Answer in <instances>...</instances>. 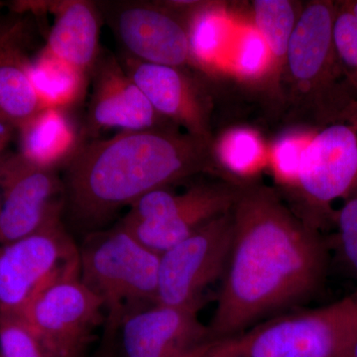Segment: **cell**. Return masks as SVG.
I'll return each instance as SVG.
<instances>
[{
  "mask_svg": "<svg viewBox=\"0 0 357 357\" xmlns=\"http://www.w3.org/2000/svg\"><path fill=\"white\" fill-rule=\"evenodd\" d=\"M318 128H298L285 131L269 147L268 166L277 183L290 191L297 180L303 154Z\"/></svg>",
  "mask_w": 357,
  "mask_h": 357,
  "instance_id": "603a6c76",
  "label": "cell"
},
{
  "mask_svg": "<svg viewBox=\"0 0 357 357\" xmlns=\"http://www.w3.org/2000/svg\"><path fill=\"white\" fill-rule=\"evenodd\" d=\"M49 6L54 22L45 48L91 76L102 53L98 6L86 0H64L49 2Z\"/></svg>",
  "mask_w": 357,
  "mask_h": 357,
  "instance_id": "2e32d148",
  "label": "cell"
},
{
  "mask_svg": "<svg viewBox=\"0 0 357 357\" xmlns=\"http://www.w3.org/2000/svg\"><path fill=\"white\" fill-rule=\"evenodd\" d=\"M91 91L84 134L91 137L105 129L145 130L164 128L167 121L152 107L121 61L102 53L91 73Z\"/></svg>",
  "mask_w": 357,
  "mask_h": 357,
  "instance_id": "9a60e30c",
  "label": "cell"
},
{
  "mask_svg": "<svg viewBox=\"0 0 357 357\" xmlns=\"http://www.w3.org/2000/svg\"><path fill=\"white\" fill-rule=\"evenodd\" d=\"M0 243L6 245L62 220L65 188L56 169L20 154L0 157Z\"/></svg>",
  "mask_w": 357,
  "mask_h": 357,
  "instance_id": "8fae6325",
  "label": "cell"
},
{
  "mask_svg": "<svg viewBox=\"0 0 357 357\" xmlns=\"http://www.w3.org/2000/svg\"><path fill=\"white\" fill-rule=\"evenodd\" d=\"M234 69L239 79L249 84L274 81L273 60L266 42L251 26L237 41Z\"/></svg>",
  "mask_w": 357,
  "mask_h": 357,
  "instance_id": "d4e9b609",
  "label": "cell"
},
{
  "mask_svg": "<svg viewBox=\"0 0 357 357\" xmlns=\"http://www.w3.org/2000/svg\"><path fill=\"white\" fill-rule=\"evenodd\" d=\"M231 215L229 262L208 325L213 340L241 335L311 297L328 266L319 227L271 188L241 185Z\"/></svg>",
  "mask_w": 357,
  "mask_h": 357,
  "instance_id": "6da1fadb",
  "label": "cell"
},
{
  "mask_svg": "<svg viewBox=\"0 0 357 357\" xmlns=\"http://www.w3.org/2000/svg\"><path fill=\"white\" fill-rule=\"evenodd\" d=\"M79 270V248L63 220L6 244L0 250V316H20L42 289Z\"/></svg>",
  "mask_w": 357,
  "mask_h": 357,
  "instance_id": "9c48e42d",
  "label": "cell"
},
{
  "mask_svg": "<svg viewBox=\"0 0 357 357\" xmlns=\"http://www.w3.org/2000/svg\"><path fill=\"white\" fill-rule=\"evenodd\" d=\"M234 234L231 211L206 223L160 255L158 304L203 306V295L222 280Z\"/></svg>",
  "mask_w": 357,
  "mask_h": 357,
  "instance_id": "30bf717a",
  "label": "cell"
},
{
  "mask_svg": "<svg viewBox=\"0 0 357 357\" xmlns=\"http://www.w3.org/2000/svg\"><path fill=\"white\" fill-rule=\"evenodd\" d=\"M30 79L42 109L68 110L84 100L91 76L42 49L30 59Z\"/></svg>",
  "mask_w": 357,
  "mask_h": 357,
  "instance_id": "ffe728a7",
  "label": "cell"
},
{
  "mask_svg": "<svg viewBox=\"0 0 357 357\" xmlns=\"http://www.w3.org/2000/svg\"><path fill=\"white\" fill-rule=\"evenodd\" d=\"M211 143L169 126L84 142L63 178L68 218L77 230L91 234L148 192L215 173Z\"/></svg>",
  "mask_w": 357,
  "mask_h": 357,
  "instance_id": "7a4b0ae2",
  "label": "cell"
},
{
  "mask_svg": "<svg viewBox=\"0 0 357 357\" xmlns=\"http://www.w3.org/2000/svg\"><path fill=\"white\" fill-rule=\"evenodd\" d=\"M201 307L155 304L129 314L115 335L119 357H198L213 342L199 321Z\"/></svg>",
  "mask_w": 357,
  "mask_h": 357,
  "instance_id": "7c38bea8",
  "label": "cell"
},
{
  "mask_svg": "<svg viewBox=\"0 0 357 357\" xmlns=\"http://www.w3.org/2000/svg\"><path fill=\"white\" fill-rule=\"evenodd\" d=\"M290 192L304 208L301 218L318 227L333 220V204L357 192V102L317 129Z\"/></svg>",
  "mask_w": 357,
  "mask_h": 357,
  "instance_id": "8992f818",
  "label": "cell"
},
{
  "mask_svg": "<svg viewBox=\"0 0 357 357\" xmlns=\"http://www.w3.org/2000/svg\"><path fill=\"white\" fill-rule=\"evenodd\" d=\"M333 40L342 73L357 96V0L335 2Z\"/></svg>",
  "mask_w": 357,
  "mask_h": 357,
  "instance_id": "cb8c5ba5",
  "label": "cell"
},
{
  "mask_svg": "<svg viewBox=\"0 0 357 357\" xmlns=\"http://www.w3.org/2000/svg\"><path fill=\"white\" fill-rule=\"evenodd\" d=\"M20 155L44 168L67 165L83 145L82 135L67 110L42 109L20 128Z\"/></svg>",
  "mask_w": 357,
  "mask_h": 357,
  "instance_id": "ac0fdd59",
  "label": "cell"
},
{
  "mask_svg": "<svg viewBox=\"0 0 357 357\" xmlns=\"http://www.w3.org/2000/svg\"><path fill=\"white\" fill-rule=\"evenodd\" d=\"M119 61L163 119L195 137L213 140L210 98L190 73L183 68L141 62L129 56Z\"/></svg>",
  "mask_w": 357,
  "mask_h": 357,
  "instance_id": "5bb4252c",
  "label": "cell"
},
{
  "mask_svg": "<svg viewBox=\"0 0 357 357\" xmlns=\"http://www.w3.org/2000/svg\"><path fill=\"white\" fill-rule=\"evenodd\" d=\"M357 330L354 296L279 314L229 337L236 357H342Z\"/></svg>",
  "mask_w": 357,
  "mask_h": 357,
  "instance_id": "5b68a950",
  "label": "cell"
},
{
  "mask_svg": "<svg viewBox=\"0 0 357 357\" xmlns=\"http://www.w3.org/2000/svg\"><path fill=\"white\" fill-rule=\"evenodd\" d=\"M103 6L110 27L129 57L170 67L191 65L184 21L170 7L135 1Z\"/></svg>",
  "mask_w": 357,
  "mask_h": 357,
  "instance_id": "4fadbf2b",
  "label": "cell"
},
{
  "mask_svg": "<svg viewBox=\"0 0 357 357\" xmlns=\"http://www.w3.org/2000/svg\"><path fill=\"white\" fill-rule=\"evenodd\" d=\"M198 357H236L230 338L213 340Z\"/></svg>",
  "mask_w": 357,
  "mask_h": 357,
  "instance_id": "83f0119b",
  "label": "cell"
},
{
  "mask_svg": "<svg viewBox=\"0 0 357 357\" xmlns=\"http://www.w3.org/2000/svg\"><path fill=\"white\" fill-rule=\"evenodd\" d=\"M79 248L81 279L105 305V342H114L121 321L158 304L160 255L121 223L86 234Z\"/></svg>",
  "mask_w": 357,
  "mask_h": 357,
  "instance_id": "3957f363",
  "label": "cell"
},
{
  "mask_svg": "<svg viewBox=\"0 0 357 357\" xmlns=\"http://www.w3.org/2000/svg\"><path fill=\"white\" fill-rule=\"evenodd\" d=\"M268 153L262 136L248 128L229 129L211 143L215 170L229 174L231 182V178L241 180V184H248L246 180L268 165Z\"/></svg>",
  "mask_w": 357,
  "mask_h": 357,
  "instance_id": "44dd1931",
  "label": "cell"
},
{
  "mask_svg": "<svg viewBox=\"0 0 357 357\" xmlns=\"http://www.w3.org/2000/svg\"><path fill=\"white\" fill-rule=\"evenodd\" d=\"M335 2L316 0L301 10L289 43L283 76L317 128L333 121L357 96L345 79L333 40Z\"/></svg>",
  "mask_w": 357,
  "mask_h": 357,
  "instance_id": "277c9868",
  "label": "cell"
},
{
  "mask_svg": "<svg viewBox=\"0 0 357 357\" xmlns=\"http://www.w3.org/2000/svg\"><path fill=\"white\" fill-rule=\"evenodd\" d=\"M167 6L184 13L189 40L191 65L199 70L213 69L222 54L229 32L230 18L227 7L218 2H170Z\"/></svg>",
  "mask_w": 357,
  "mask_h": 357,
  "instance_id": "d6986e66",
  "label": "cell"
},
{
  "mask_svg": "<svg viewBox=\"0 0 357 357\" xmlns=\"http://www.w3.org/2000/svg\"><path fill=\"white\" fill-rule=\"evenodd\" d=\"M253 26L266 42L273 60L274 82L283 76L289 43L300 13L288 0H255L252 2Z\"/></svg>",
  "mask_w": 357,
  "mask_h": 357,
  "instance_id": "7402d4cb",
  "label": "cell"
},
{
  "mask_svg": "<svg viewBox=\"0 0 357 357\" xmlns=\"http://www.w3.org/2000/svg\"><path fill=\"white\" fill-rule=\"evenodd\" d=\"M241 185L223 180L199 183L182 192L155 190L137 199L119 223L161 255L206 223L230 213Z\"/></svg>",
  "mask_w": 357,
  "mask_h": 357,
  "instance_id": "52a82bcc",
  "label": "cell"
},
{
  "mask_svg": "<svg viewBox=\"0 0 357 357\" xmlns=\"http://www.w3.org/2000/svg\"><path fill=\"white\" fill-rule=\"evenodd\" d=\"M0 208H1V201H0Z\"/></svg>",
  "mask_w": 357,
  "mask_h": 357,
  "instance_id": "1f68e13d",
  "label": "cell"
},
{
  "mask_svg": "<svg viewBox=\"0 0 357 357\" xmlns=\"http://www.w3.org/2000/svg\"><path fill=\"white\" fill-rule=\"evenodd\" d=\"M0 357H50L18 317L0 316Z\"/></svg>",
  "mask_w": 357,
  "mask_h": 357,
  "instance_id": "4316f807",
  "label": "cell"
},
{
  "mask_svg": "<svg viewBox=\"0 0 357 357\" xmlns=\"http://www.w3.org/2000/svg\"><path fill=\"white\" fill-rule=\"evenodd\" d=\"M354 300L356 301V303H357V293L356 294H354Z\"/></svg>",
  "mask_w": 357,
  "mask_h": 357,
  "instance_id": "4dcf8cb0",
  "label": "cell"
},
{
  "mask_svg": "<svg viewBox=\"0 0 357 357\" xmlns=\"http://www.w3.org/2000/svg\"><path fill=\"white\" fill-rule=\"evenodd\" d=\"M22 36L17 25L0 28V114L17 129L42 109Z\"/></svg>",
  "mask_w": 357,
  "mask_h": 357,
  "instance_id": "e0dca14e",
  "label": "cell"
},
{
  "mask_svg": "<svg viewBox=\"0 0 357 357\" xmlns=\"http://www.w3.org/2000/svg\"><path fill=\"white\" fill-rule=\"evenodd\" d=\"M333 222L337 227L338 255L349 273L357 279V192L344 199L342 206L335 211Z\"/></svg>",
  "mask_w": 357,
  "mask_h": 357,
  "instance_id": "484cf974",
  "label": "cell"
},
{
  "mask_svg": "<svg viewBox=\"0 0 357 357\" xmlns=\"http://www.w3.org/2000/svg\"><path fill=\"white\" fill-rule=\"evenodd\" d=\"M342 357H357V330L345 347Z\"/></svg>",
  "mask_w": 357,
  "mask_h": 357,
  "instance_id": "f546056e",
  "label": "cell"
},
{
  "mask_svg": "<svg viewBox=\"0 0 357 357\" xmlns=\"http://www.w3.org/2000/svg\"><path fill=\"white\" fill-rule=\"evenodd\" d=\"M18 318L47 356L86 357L105 326V305L82 281L79 270L42 289Z\"/></svg>",
  "mask_w": 357,
  "mask_h": 357,
  "instance_id": "ba28073f",
  "label": "cell"
},
{
  "mask_svg": "<svg viewBox=\"0 0 357 357\" xmlns=\"http://www.w3.org/2000/svg\"><path fill=\"white\" fill-rule=\"evenodd\" d=\"M15 128L10 121H7L6 117L0 114V157L3 155L4 150L13 137V130Z\"/></svg>",
  "mask_w": 357,
  "mask_h": 357,
  "instance_id": "f1b7e54d",
  "label": "cell"
}]
</instances>
